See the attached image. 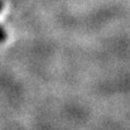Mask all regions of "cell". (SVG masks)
Returning <instances> with one entry per match:
<instances>
[{
  "instance_id": "1",
  "label": "cell",
  "mask_w": 130,
  "mask_h": 130,
  "mask_svg": "<svg viewBox=\"0 0 130 130\" xmlns=\"http://www.w3.org/2000/svg\"><path fill=\"white\" fill-rule=\"evenodd\" d=\"M5 39H6V33H5V30L3 29V27L0 25V43L4 42Z\"/></svg>"
}]
</instances>
